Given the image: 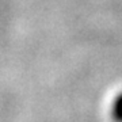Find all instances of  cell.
Instances as JSON below:
<instances>
[{
    "instance_id": "6da1fadb",
    "label": "cell",
    "mask_w": 122,
    "mask_h": 122,
    "mask_svg": "<svg viewBox=\"0 0 122 122\" xmlns=\"http://www.w3.org/2000/svg\"><path fill=\"white\" fill-rule=\"evenodd\" d=\"M110 115L114 122H122V91L114 98L110 109Z\"/></svg>"
}]
</instances>
